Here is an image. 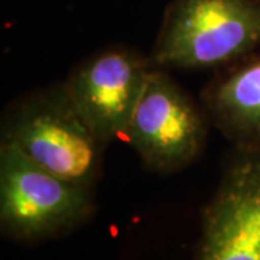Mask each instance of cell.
<instances>
[{
    "mask_svg": "<svg viewBox=\"0 0 260 260\" xmlns=\"http://www.w3.org/2000/svg\"><path fill=\"white\" fill-rule=\"evenodd\" d=\"M0 142L78 185L94 189L102 177L106 145L75 110L64 81L12 100L2 114Z\"/></svg>",
    "mask_w": 260,
    "mask_h": 260,
    "instance_id": "6da1fadb",
    "label": "cell"
},
{
    "mask_svg": "<svg viewBox=\"0 0 260 260\" xmlns=\"http://www.w3.org/2000/svg\"><path fill=\"white\" fill-rule=\"evenodd\" d=\"M260 51V0H174L150 54L160 68H224Z\"/></svg>",
    "mask_w": 260,
    "mask_h": 260,
    "instance_id": "7a4b0ae2",
    "label": "cell"
},
{
    "mask_svg": "<svg viewBox=\"0 0 260 260\" xmlns=\"http://www.w3.org/2000/svg\"><path fill=\"white\" fill-rule=\"evenodd\" d=\"M95 211L94 189L58 177L12 143L0 142V230L20 243L74 232Z\"/></svg>",
    "mask_w": 260,
    "mask_h": 260,
    "instance_id": "3957f363",
    "label": "cell"
},
{
    "mask_svg": "<svg viewBox=\"0 0 260 260\" xmlns=\"http://www.w3.org/2000/svg\"><path fill=\"white\" fill-rule=\"evenodd\" d=\"M210 124L204 107L155 65L123 139L148 169L174 174L201 156Z\"/></svg>",
    "mask_w": 260,
    "mask_h": 260,
    "instance_id": "277c9868",
    "label": "cell"
},
{
    "mask_svg": "<svg viewBox=\"0 0 260 260\" xmlns=\"http://www.w3.org/2000/svg\"><path fill=\"white\" fill-rule=\"evenodd\" d=\"M153 67L136 48L110 45L75 65L64 80L75 110L104 145L124 138Z\"/></svg>",
    "mask_w": 260,
    "mask_h": 260,
    "instance_id": "5b68a950",
    "label": "cell"
},
{
    "mask_svg": "<svg viewBox=\"0 0 260 260\" xmlns=\"http://www.w3.org/2000/svg\"><path fill=\"white\" fill-rule=\"evenodd\" d=\"M194 260H260V146H234L201 210Z\"/></svg>",
    "mask_w": 260,
    "mask_h": 260,
    "instance_id": "8992f818",
    "label": "cell"
},
{
    "mask_svg": "<svg viewBox=\"0 0 260 260\" xmlns=\"http://www.w3.org/2000/svg\"><path fill=\"white\" fill-rule=\"evenodd\" d=\"M201 106L234 146H260V51L224 67L201 91Z\"/></svg>",
    "mask_w": 260,
    "mask_h": 260,
    "instance_id": "52a82bcc",
    "label": "cell"
}]
</instances>
